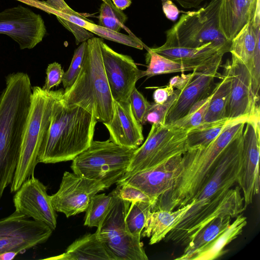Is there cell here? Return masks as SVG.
Segmentation results:
<instances>
[{
	"label": "cell",
	"instance_id": "6da1fadb",
	"mask_svg": "<svg viewBox=\"0 0 260 260\" xmlns=\"http://www.w3.org/2000/svg\"><path fill=\"white\" fill-rule=\"evenodd\" d=\"M242 134L223 151L209 179L192 200L193 204L174 223L166 241L185 246L215 218L221 215L235 218L246 209L240 187H232L242 170Z\"/></svg>",
	"mask_w": 260,
	"mask_h": 260
},
{
	"label": "cell",
	"instance_id": "7a4b0ae2",
	"mask_svg": "<svg viewBox=\"0 0 260 260\" xmlns=\"http://www.w3.org/2000/svg\"><path fill=\"white\" fill-rule=\"evenodd\" d=\"M248 120L235 119L209 144L183 153L171 188L157 199L151 211H173L189 204L209 179L223 151L243 131Z\"/></svg>",
	"mask_w": 260,
	"mask_h": 260
},
{
	"label": "cell",
	"instance_id": "3957f363",
	"mask_svg": "<svg viewBox=\"0 0 260 260\" xmlns=\"http://www.w3.org/2000/svg\"><path fill=\"white\" fill-rule=\"evenodd\" d=\"M63 95L54 103L49 128L41 145L38 162L73 160L92 142L94 114L77 105H68Z\"/></svg>",
	"mask_w": 260,
	"mask_h": 260
},
{
	"label": "cell",
	"instance_id": "277c9868",
	"mask_svg": "<svg viewBox=\"0 0 260 260\" xmlns=\"http://www.w3.org/2000/svg\"><path fill=\"white\" fill-rule=\"evenodd\" d=\"M102 39L87 40L81 70L74 83L63 90L68 105H77L93 113L103 124L111 122L114 113L113 99L106 75L100 46Z\"/></svg>",
	"mask_w": 260,
	"mask_h": 260
},
{
	"label": "cell",
	"instance_id": "5b68a950",
	"mask_svg": "<svg viewBox=\"0 0 260 260\" xmlns=\"http://www.w3.org/2000/svg\"><path fill=\"white\" fill-rule=\"evenodd\" d=\"M0 95V167L18 162L32 87L23 72L10 74Z\"/></svg>",
	"mask_w": 260,
	"mask_h": 260
},
{
	"label": "cell",
	"instance_id": "8992f818",
	"mask_svg": "<svg viewBox=\"0 0 260 260\" xmlns=\"http://www.w3.org/2000/svg\"><path fill=\"white\" fill-rule=\"evenodd\" d=\"M63 93L62 89L47 91L40 86L32 87L30 109L11 192H16L26 180L34 176L40 148L50 126L54 104Z\"/></svg>",
	"mask_w": 260,
	"mask_h": 260
},
{
	"label": "cell",
	"instance_id": "52a82bcc",
	"mask_svg": "<svg viewBox=\"0 0 260 260\" xmlns=\"http://www.w3.org/2000/svg\"><path fill=\"white\" fill-rule=\"evenodd\" d=\"M221 0H210L197 10L183 13L166 32V47L200 48L210 44L230 50L231 41L223 35L219 16Z\"/></svg>",
	"mask_w": 260,
	"mask_h": 260
},
{
	"label": "cell",
	"instance_id": "ba28073f",
	"mask_svg": "<svg viewBox=\"0 0 260 260\" xmlns=\"http://www.w3.org/2000/svg\"><path fill=\"white\" fill-rule=\"evenodd\" d=\"M136 149L122 147L109 139L93 140L90 145L73 160V173L96 180L106 187L123 177Z\"/></svg>",
	"mask_w": 260,
	"mask_h": 260
},
{
	"label": "cell",
	"instance_id": "9c48e42d",
	"mask_svg": "<svg viewBox=\"0 0 260 260\" xmlns=\"http://www.w3.org/2000/svg\"><path fill=\"white\" fill-rule=\"evenodd\" d=\"M111 192L113 201L97 228L98 238L111 260H147L141 236L132 235L125 223L131 203L121 199L116 188Z\"/></svg>",
	"mask_w": 260,
	"mask_h": 260
},
{
	"label": "cell",
	"instance_id": "30bf717a",
	"mask_svg": "<svg viewBox=\"0 0 260 260\" xmlns=\"http://www.w3.org/2000/svg\"><path fill=\"white\" fill-rule=\"evenodd\" d=\"M187 132L171 125L152 124L146 140L136 149L121 179L182 155L188 150Z\"/></svg>",
	"mask_w": 260,
	"mask_h": 260
},
{
	"label": "cell",
	"instance_id": "8fae6325",
	"mask_svg": "<svg viewBox=\"0 0 260 260\" xmlns=\"http://www.w3.org/2000/svg\"><path fill=\"white\" fill-rule=\"evenodd\" d=\"M29 218L15 211L0 219V260L13 259L51 236L53 230L49 226Z\"/></svg>",
	"mask_w": 260,
	"mask_h": 260
},
{
	"label": "cell",
	"instance_id": "7c38bea8",
	"mask_svg": "<svg viewBox=\"0 0 260 260\" xmlns=\"http://www.w3.org/2000/svg\"><path fill=\"white\" fill-rule=\"evenodd\" d=\"M106 189L96 180L66 171L59 189L50 198L55 211L69 217L85 212L92 198Z\"/></svg>",
	"mask_w": 260,
	"mask_h": 260
},
{
	"label": "cell",
	"instance_id": "4fadbf2b",
	"mask_svg": "<svg viewBox=\"0 0 260 260\" xmlns=\"http://www.w3.org/2000/svg\"><path fill=\"white\" fill-rule=\"evenodd\" d=\"M224 72L230 79V91L225 117L236 119L259 116V104L252 94L250 73L247 67L235 56L227 59Z\"/></svg>",
	"mask_w": 260,
	"mask_h": 260
},
{
	"label": "cell",
	"instance_id": "5bb4252c",
	"mask_svg": "<svg viewBox=\"0 0 260 260\" xmlns=\"http://www.w3.org/2000/svg\"><path fill=\"white\" fill-rule=\"evenodd\" d=\"M46 33L42 16L28 8L18 5L0 12V34L11 38L20 49H32Z\"/></svg>",
	"mask_w": 260,
	"mask_h": 260
},
{
	"label": "cell",
	"instance_id": "9a60e30c",
	"mask_svg": "<svg viewBox=\"0 0 260 260\" xmlns=\"http://www.w3.org/2000/svg\"><path fill=\"white\" fill-rule=\"evenodd\" d=\"M103 65L112 98L126 101L136 87L137 82L144 76L132 58L116 52L105 43L100 42Z\"/></svg>",
	"mask_w": 260,
	"mask_h": 260
},
{
	"label": "cell",
	"instance_id": "2e32d148",
	"mask_svg": "<svg viewBox=\"0 0 260 260\" xmlns=\"http://www.w3.org/2000/svg\"><path fill=\"white\" fill-rule=\"evenodd\" d=\"M259 116L249 119L245 124L242 134V170L237 183L242 190L246 208L252 203L259 190Z\"/></svg>",
	"mask_w": 260,
	"mask_h": 260
},
{
	"label": "cell",
	"instance_id": "e0dca14e",
	"mask_svg": "<svg viewBox=\"0 0 260 260\" xmlns=\"http://www.w3.org/2000/svg\"><path fill=\"white\" fill-rule=\"evenodd\" d=\"M15 211L43 222L52 230L57 224V216L47 187L34 176L26 180L13 197Z\"/></svg>",
	"mask_w": 260,
	"mask_h": 260
},
{
	"label": "cell",
	"instance_id": "ac0fdd59",
	"mask_svg": "<svg viewBox=\"0 0 260 260\" xmlns=\"http://www.w3.org/2000/svg\"><path fill=\"white\" fill-rule=\"evenodd\" d=\"M182 155L174 156L153 168L122 179L117 185L133 186L156 201L160 196L171 188Z\"/></svg>",
	"mask_w": 260,
	"mask_h": 260
},
{
	"label": "cell",
	"instance_id": "d6986e66",
	"mask_svg": "<svg viewBox=\"0 0 260 260\" xmlns=\"http://www.w3.org/2000/svg\"><path fill=\"white\" fill-rule=\"evenodd\" d=\"M152 51L190 67L192 71L203 72L221 66L223 55L230 50L210 44L200 48L166 47L151 48Z\"/></svg>",
	"mask_w": 260,
	"mask_h": 260
},
{
	"label": "cell",
	"instance_id": "ffe728a7",
	"mask_svg": "<svg viewBox=\"0 0 260 260\" xmlns=\"http://www.w3.org/2000/svg\"><path fill=\"white\" fill-rule=\"evenodd\" d=\"M113 107L111 122L104 124L109 131V140L122 147L137 149L144 140L143 127L133 114L129 100H113Z\"/></svg>",
	"mask_w": 260,
	"mask_h": 260
},
{
	"label": "cell",
	"instance_id": "44dd1931",
	"mask_svg": "<svg viewBox=\"0 0 260 260\" xmlns=\"http://www.w3.org/2000/svg\"><path fill=\"white\" fill-rule=\"evenodd\" d=\"M218 69L215 68L198 73L181 91L167 115L166 125H171L184 116L196 103L210 94L216 85L214 79L223 77L218 72Z\"/></svg>",
	"mask_w": 260,
	"mask_h": 260
},
{
	"label": "cell",
	"instance_id": "7402d4cb",
	"mask_svg": "<svg viewBox=\"0 0 260 260\" xmlns=\"http://www.w3.org/2000/svg\"><path fill=\"white\" fill-rule=\"evenodd\" d=\"M253 17H260V4L256 0L221 1L219 27L230 41Z\"/></svg>",
	"mask_w": 260,
	"mask_h": 260
},
{
	"label": "cell",
	"instance_id": "603a6c76",
	"mask_svg": "<svg viewBox=\"0 0 260 260\" xmlns=\"http://www.w3.org/2000/svg\"><path fill=\"white\" fill-rule=\"evenodd\" d=\"M40 9L80 26L104 39L141 50L148 47L136 36L133 37L129 35L116 32L99 24H95L85 19L84 17L70 15L58 11L45 4L43 1L41 3Z\"/></svg>",
	"mask_w": 260,
	"mask_h": 260
},
{
	"label": "cell",
	"instance_id": "cb8c5ba5",
	"mask_svg": "<svg viewBox=\"0 0 260 260\" xmlns=\"http://www.w3.org/2000/svg\"><path fill=\"white\" fill-rule=\"evenodd\" d=\"M193 204H189L173 211L157 210L151 211L148 215L142 233L143 237L149 238V244L153 245L164 240L174 223Z\"/></svg>",
	"mask_w": 260,
	"mask_h": 260
},
{
	"label": "cell",
	"instance_id": "d4e9b609",
	"mask_svg": "<svg viewBox=\"0 0 260 260\" xmlns=\"http://www.w3.org/2000/svg\"><path fill=\"white\" fill-rule=\"evenodd\" d=\"M47 259L60 260H111L96 232L88 234L73 242L65 252Z\"/></svg>",
	"mask_w": 260,
	"mask_h": 260
},
{
	"label": "cell",
	"instance_id": "484cf974",
	"mask_svg": "<svg viewBox=\"0 0 260 260\" xmlns=\"http://www.w3.org/2000/svg\"><path fill=\"white\" fill-rule=\"evenodd\" d=\"M260 25L250 20L232 40L229 52L238 58L251 72L256 49L260 47Z\"/></svg>",
	"mask_w": 260,
	"mask_h": 260
},
{
	"label": "cell",
	"instance_id": "4316f807",
	"mask_svg": "<svg viewBox=\"0 0 260 260\" xmlns=\"http://www.w3.org/2000/svg\"><path fill=\"white\" fill-rule=\"evenodd\" d=\"M213 241L197 251L190 260H213L227 252L224 248L237 238L247 224V218L241 214Z\"/></svg>",
	"mask_w": 260,
	"mask_h": 260
},
{
	"label": "cell",
	"instance_id": "83f0119b",
	"mask_svg": "<svg viewBox=\"0 0 260 260\" xmlns=\"http://www.w3.org/2000/svg\"><path fill=\"white\" fill-rule=\"evenodd\" d=\"M232 218L229 215H221L213 219L193 238L185 246L182 254L175 259L190 260L197 251L208 245L229 226Z\"/></svg>",
	"mask_w": 260,
	"mask_h": 260
},
{
	"label": "cell",
	"instance_id": "f1b7e54d",
	"mask_svg": "<svg viewBox=\"0 0 260 260\" xmlns=\"http://www.w3.org/2000/svg\"><path fill=\"white\" fill-rule=\"evenodd\" d=\"M230 91V79L224 72L221 81L216 84L213 89L204 122H211L226 118L225 114Z\"/></svg>",
	"mask_w": 260,
	"mask_h": 260
},
{
	"label": "cell",
	"instance_id": "f546056e",
	"mask_svg": "<svg viewBox=\"0 0 260 260\" xmlns=\"http://www.w3.org/2000/svg\"><path fill=\"white\" fill-rule=\"evenodd\" d=\"M235 119L224 118L220 120L204 122L187 132L188 150L204 147L215 139L223 129Z\"/></svg>",
	"mask_w": 260,
	"mask_h": 260
},
{
	"label": "cell",
	"instance_id": "4dcf8cb0",
	"mask_svg": "<svg viewBox=\"0 0 260 260\" xmlns=\"http://www.w3.org/2000/svg\"><path fill=\"white\" fill-rule=\"evenodd\" d=\"M146 50L148 66L144 71V76L147 78L162 74L192 71L190 67L156 53L149 47Z\"/></svg>",
	"mask_w": 260,
	"mask_h": 260
},
{
	"label": "cell",
	"instance_id": "1f68e13d",
	"mask_svg": "<svg viewBox=\"0 0 260 260\" xmlns=\"http://www.w3.org/2000/svg\"><path fill=\"white\" fill-rule=\"evenodd\" d=\"M99 25L112 30L119 32L123 28L127 31L129 35H135L124 26L127 19V16L122 10L118 9L111 0H106L101 5Z\"/></svg>",
	"mask_w": 260,
	"mask_h": 260
},
{
	"label": "cell",
	"instance_id": "d6a6232c",
	"mask_svg": "<svg viewBox=\"0 0 260 260\" xmlns=\"http://www.w3.org/2000/svg\"><path fill=\"white\" fill-rule=\"evenodd\" d=\"M113 201L112 192L96 194L91 199L85 210L84 225L98 228L109 210Z\"/></svg>",
	"mask_w": 260,
	"mask_h": 260
},
{
	"label": "cell",
	"instance_id": "836d02e7",
	"mask_svg": "<svg viewBox=\"0 0 260 260\" xmlns=\"http://www.w3.org/2000/svg\"><path fill=\"white\" fill-rule=\"evenodd\" d=\"M154 204L143 201H133L127 210L125 221L129 232L134 236H141L148 214Z\"/></svg>",
	"mask_w": 260,
	"mask_h": 260
},
{
	"label": "cell",
	"instance_id": "e575fe53",
	"mask_svg": "<svg viewBox=\"0 0 260 260\" xmlns=\"http://www.w3.org/2000/svg\"><path fill=\"white\" fill-rule=\"evenodd\" d=\"M212 94V91L208 96L196 103L187 114L176 121L171 125L188 132L204 123L205 116Z\"/></svg>",
	"mask_w": 260,
	"mask_h": 260
},
{
	"label": "cell",
	"instance_id": "d590c367",
	"mask_svg": "<svg viewBox=\"0 0 260 260\" xmlns=\"http://www.w3.org/2000/svg\"><path fill=\"white\" fill-rule=\"evenodd\" d=\"M181 90L176 89L173 94L163 104H150L145 116V122L155 124L165 125L167 115L171 108L176 101Z\"/></svg>",
	"mask_w": 260,
	"mask_h": 260
},
{
	"label": "cell",
	"instance_id": "8d00e7d4",
	"mask_svg": "<svg viewBox=\"0 0 260 260\" xmlns=\"http://www.w3.org/2000/svg\"><path fill=\"white\" fill-rule=\"evenodd\" d=\"M86 41L82 42L75 50L70 67L64 73L62 83L64 89L69 88L74 83L81 70L87 45Z\"/></svg>",
	"mask_w": 260,
	"mask_h": 260
},
{
	"label": "cell",
	"instance_id": "74e56055",
	"mask_svg": "<svg viewBox=\"0 0 260 260\" xmlns=\"http://www.w3.org/2000/svg\"><path fill=\"white\" fill-rule=\"evenodd\" d=\"M128 100L135 117L142 124H145L144 118L150 103L136 87L131 93Z\"/></svg>",
	"mask_w": 260,
	"mask_h": 260
},
{
	"label": "cell",
	"instance_id": "f35d334b",
	"mask_svg": "<svg viewBox=\"0 0 260 260\" xmlns=\"http://www.w3.org/2000/svg\"><path fill=\"white\" fill-rule=\"evenodd\" d=\"M116 189L118 195L121 199L130 203L133 201H143L152 203L154 205L156 202L155 200L150 197L141 190L128 184L117 185Z\"/></svg>",
	"mask_w": 260,
	"mask_h": 260
},
{
	"label": "cell",
	"instance_id": "ab89813d",
	"mask_svg": "<svg viewBox=\"0 0 260 260\" xmlns=\"http://www.w3.org/2000/svg\"><path fill=\"white\" fill-rule=\"evenodd\" d=\"M46 78L43 89L51 90L54 86H58L62 82L64 73L60 64L54 62L48 64L46 69Z\"/></svg>",
	"mask_w": 260,
	"mask_h": 260
},
{
	"label": "cell",
	"instance_id": "60d3db41",
	"mask_svg": "<svg viewBox=\"0 0 260 260\" xmlns=\"http://www.w3.org/2000/svg\"><path fill=\"white\" fill-rule=\"evenodd\" d=\"M56 18L63 26L74 35L77 45L93 37V35L91 32L83 27L60 17Z\"/></svg>",
	"mask_w": 260,
	"mask_h": 260
},
{
	"label": "cell",
	"instance_id": "b9f144b4",
	"mask_svg": "<svg viewBox=\"0 0 260 260\" xmlns=\"http://www.w3.org/2000/svg\"><path fill=\"white\" fill-rule=\"evenodd\" d=\"M200 72L192 71V73L185 74L182 73L180 76H175L170 78L168 85L176 88L180 90H182Z\"/></svg>",
	"mask_w": 260,
	"mask_h": 260
},
{
	"label": "cell",
	"instance_id": "7bdbcfd3",
	"mask_svg": "<svg viewBox=\"0 0 260 260\" xmlns=\"http://www.w3.org/2000/svg\"><path fill=\"white\" fill-rule=\"evenodd\" d=\"M44 3L49 7L58 11L80 17H84L71 8L64 0H47Z\"/></svg>",
	"mask_w": 260,
	"mask_h": 260
},
{
	"label": "cell",
	"instance_id": "ee69618b",
	"mask_svg": "<svg viewBox=\"0 0 260 260\" xmlns=\"http://www.w3.org/2000/svg\"><path fill=\"white\" fill-rule=\"evenodd\" d=\"M174 88L168 85L165 87L158 88L153 93V99L155 103L163 104L173 94Z\"/></svg>",
	"mask_w": 260,
	"mask_h": 260
},
{
	"label": "cell",
	"instance_id": "f6af8a7d",
	"mask_svg": "<svg viewBox=\"0 0 260 260\" xmlns=\"http://www.w3.org/2000/svg\"><path fill=\"white\" fill-rule=\"evenodd\" d=\"M162 11L166 17L172 21L176 20L180 11L171 0H161Z\"/></svg>",
	"mask_w": 260,
	"mask_h": 260
},
{
	"label": "cell",
	"instance_id": "bcb514c9",
	"mask_svg": "<svg viewBox=\"0 0 260 260\" xmlns=\"http://www.w3.org/2000/svg\"><path fill=\"white\" fill-rule=\"evenodd\" d=\"M113 4L119 10H124L132 4L131 0H112Z\"/></svg>",
	"mask_w": 260,
	"mask_h": 260
},
{
	"label": "cell",
	"instance_id": "7dc6e473",
	"mask_svg": "<svg viewBox=\"0 0 260 260\" xmlns=\"http://www.w3.org/2000/svg\"><path fill=\"white\" fill-rule=\"evenodd\" d=\"M256 1L257 3L260 4V0H256Z\"/></svg>",
	"mask_w": 260,
	"mask_h": 260
},
{
	"label": "cell",
	"instance_id": "c3c4849f",
	"mask_svg": "<svg viewBox=\"0 0 260 260\" xmlns=\"http://www.w3.org/2000/svg\"><path fill=\"white\" fill-rule=\"evenodd\" d=\"M103 2L105 1L106 0H102Z\"/></svg>",
	"mask_w": 260,
	"mask_h": 260
}]
</instances>
